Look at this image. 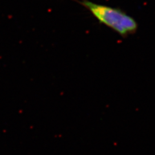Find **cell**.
Listing matches in <instances>:
<instances>
[{
    "label": "cell",
    "mask_w": 155,
    "mask_h": 155,
    "mask_svg": "<svg viewBox=\"0 0 155 155\" xmlns=\"http://www.w3.org/2000/svg\"><path fill=\"white\" fill-rule=\"evenodd\" d=\"M80 3L100 23L112 29L121 36L133 35L138 30L137 21L122 10L88 0H81Z\"/></svg>",
    "instance_id": "cell-1"
}]
</instances>
